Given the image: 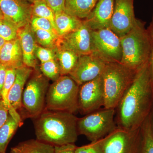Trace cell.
<instances>
[{"label":"cell","instance_id":"60d3db41","mask_svg":"<svg viewBox=\"0 0 153 153\" xmlns=\"http://www.w3.org/2000/svg\"><path fill=\"white\" fill-rule=\"evenodd\" d=\"M24 1H26L27 2L31 4L34 2V1H36V0H24Z\"/></svg>","mask_w":153,"mask_h":153},{"label":"cell","instance_id":"7c38bea8","mask_svg":"<svg viewBox=\"0 0 153 153\" xmlns=\"http://www.w3.org/2000/svg\"><path fill=\"white\" fill-rule=\"evenodd\" d=\"M134 0H114V9L110 29L119 38L128 33L137 21Z\"/></svg>","mask_w":153,"mask_h":153},{"label":"cell","instance_id":"ac0fdd59","mask_svg":"<svg viewBox=\"0 0 153 153\" xmlns=\"http://www.w3.org/2000/svg\"><path fill=\"white\" fill-rule=\"evenodd\" d=\"M0 63L6 68H17L24 66L23 55L19 38L6 41L0 52Z\"/></svg>","mask_w":153,"mask_h":153},{"label":"cell","instance_id":"83f0119b","mask_svg":"<svg viewBox=\"0 0 153 153\" xmlns=\"http://www.w3.org/2000/svg\"><path fill=\"white\" fill-rule=\"evenodd\" d=\"M40 68L43 75L53 82L56 81L61 76L60 66L56 60H49L41 63Z\"/></svg>","mask_w":153,"mask_h":153},{"label":"cell","instance_id":"6da1fadb","mask_svg":"<svg viewBox=\"0 0 153 153\" xmlns=\"http://www.w3.org/2000/svg\"><path fill=\"white\" fill-rule=\"evenodd\" d=\"M153 108V85L149 62L137 72L115 108L118 128L134 130L140 128Z\"/></svg>","mask_w":153,"mask_h":153},{"label":"cell","instance_id":"30bf717a","mask_svg":"<svg viewBox=\"0 0 153 153\" xmlns=\"http://www.w3.org/2000/svg\"><path fill=\"white\" fill-rule=\"evenodd\" d=\"M104 92L102 74L79 88L78 111L87 114L100 109L104 105Z\"/></svg>","mask_w":153,"mask_h":153},{"label":"cell","instance_id":"7a4b0ae2","mask_svg":"<svg viewBox=\"0 0 153 153\" xmlns=\"http://www.w3.org/2000/svg\"><path fill=\"white\" fill-rule=\"evenodd\" d=\"M35 119L37 140L55 146L74 144L77 140L78 118L74 114L44 109Z\"/></svg>","mask_w":153,"mask_h":153},{"label":"cell","instance_id":"e575fe53","mask_svg":"<svg viewBox=\"0 0 153 153\" xmlns=\"http://www.w3.org/2000/svg\"><path fill=\"white\" fill-rule=\"evenodd\" d=\"M9 114L8 109L4 104V102L0 96V128L7 119Z\"/></svg>","mask_w":153,"mask_h":153},{"label":"cell","instance_id":"d6986e66","mask_svg":"<svg viewBox=\"0 0 153 153\" xmlns=\"http://www.w3.org/2000/svg\"><path fill=\"white\" fill-rule=\"evenodd\" d=\"M54 51L56 60L60 66L61 75H69L76 66L79 56L60 45H57Z\"/></svg>","mask_w":153,"mask_h":153},{"label":"cell","instance_id":"52a82bcc","mask_svg":"<svg viewBox=\"0 0 153 153\" xmlns=\"http://www.w3.org/2000/svg\"><path fill=\"white\" fill-rule=\"evenodd\" d=\"M49 80L37 69L28 79L22 95V108L27 117L35 118L45 109Z\"/></svg>","mask_w":153,"mask_h":153},{"label":"cell","instance_id":"3957f363","mask_svg":"<svg viewBox=\"0 0 153 153\" xmlns=\"http://www.w3.org/2000/svg\"><path fill=\"white\" fill-rule=\"evenodd\" d=\"M146 22L137 19L131 30L120 38L122 49L120 63L137 71L149 62L150 44Z\"/></svg>","mask_w":153,"mask_h":153},{"label":"cell","instance_id":"f1b7e54d","mask_svg":"<svg viewBox=\"0 0 153 153\" xmlns=\"http://www.w3.org/2000/svg\"><path fill=\"white\" fill-rule=\"evenodd\" d=\"M19 28L12 22L4 19L0 21V36L5 41L18 38Z\"/></svg>","mask_w":153,"mask_h":153},{"label":"cell","instance_id":"e0dca14e","mask_svg":"<svg viewBox=\"0 0 153 153\" xmlns=\"http://www.w3.org/2000/svg\"><path fill=\"white\" fill-rule=\"evenodd\" d=\"M33 71V68L25 65L16 69V79L9 91L8 100L11 106L17 111L22 109L24 88Z\"/></svg>","mask_w":153,"mask_h":153},{"label":"cell","instance_id":"603a6c76","mask_svg":"<svg viewBox=\"0 0 153 153\" xmlns=\"http://www.w3.org/2000/svg\"><path fill=\"white\" fill-rule=\"evenodd\" d=\"M16 69L13 68L7 69V76L4 84L1 91V95L4 104L8 109L9 114L20 125L22 123V118L19 113L11 106L8 100L9 91L13 84L16 79Z\"/></svg>","mask_w":153,"mask_h":153},{"label":"cell","instance_id":"4dcf8cb0","mask_svg":"<svg viewBox=\"0 0 153 153\" xmlns=\"http://www.w3.org/2000/svg\"><path fill=\"white\" fill-rule=\"evenodd\" d=\"M35 54L36 58L41 61V63L56 60L54 50L41 47L38 44L36 46Z\"/></svg>","mask_w":153,"mask_h":153},{"label":"cell","instance_id":"4316f807","mask_svg":"<svg viewBox=\"0 0 153 153\" xmlns=\"http://www.w3.org/2000/svg\"><path fill=\"white\" fill-rule=\"evenodd\" d=\"M33 30L37 44L41 47L53 50L56 48L59 36L44 30Z\"/></svg>","mask_w":153,"mask_h":153},{"label":"cell","instance_id":"5bb4252c","mask_svg":"<svg viewBox=\"0 0 153 153\" xmlns=\"http://www.w3.org/2000/svg\"><path fill=\"white\" fill-rule=\"evenodd\" d=\"M0 8L4 19L20 28L30 24L31 5L24 0H0Z\"/></svg>","mask_w":153,"mask_h":153},{"label":"cell","instance_id":"2e32d148","mask_svg":"<svg viewBox=\"0 0 153 153\" xmlns=\"http://www.w3.org/2000/svg\"><path fill=\"white\" fill-rule=\"evenodd\" d=\"M18 37L20 41L23 55L24 65L37 69V58L35 54L37 44L36 36L31 24L19 28Z\"/></svg>","mask_w":153,"mask_h":153},{"label":"cell","instance_id":"d4e9b609","mask_svg":"<svg viewBox=\"0 0 153 153\" xmlns=\"http://www.w3.org/2000/svg\"><path fill=\"white\" fill-rule=\"evenodd\" d=\"M141 141L138 153H153V133L151 114L140 127Z\"/></svg>","mask_w":153,"mask_h":153},{"label":"cell","instance_id":"ffe728a7","mask_svg":"<svg viewBox=\"0 0 153 153\" xmlns=\"http://www.w3.org/2000/svg\"><path fill=\"white\" fill-rule=\"evenodd\" d=\"M98 0H66L65 12L82 20L86 19Z\"/></svg>","mask_w":153,"mask_h":153},{"label":"cell","instance_id":"ab89813d","mask_svg":"<svg viewBox=\"0 0 153 153\" xmlns=\"http://www.w3.org/2000/svg\"><path fill=\"white\" fill-rule=\"evenodd\" d=\"M151 124H152V130L153 133V112L152 114L151 113Z\"/></svg>","mask_w":153,"mask_h":153},{"label":"cell","instance_id":"8fae6325","mask_svg":"<svg viewBox=\"0 0 153 153\" xmlns=\"http://www.w3.org/2000/svg\"><path fill=\"white\" fill-rule=\"evenodd\" d=\"M106 63L93 52L79 56L76 66L69 75L80 86L101 75Z\"/></svg>","mask_w":153,"mask_h":153},{"label":"cell","instance_id":"5b68a950","mask_svg":"<svg viewBox=\"0 0 153 153\" xmlns=\"http://www.w3.org/2000/svg\"><path fill=\"white\" fill-rule=\"evenodd\" d=\"M79 88L69 75H61L49 86L45 109L74 114L78 111Z\"/></svg>","mask_w":153,"mask_h":153},{"label":"cell","instance_id":"d6a6232c","mask_svg":"<svg viewBox=\"0 0 153 153\" xmlns=\"http://www.w3.org/2000/svg\"><path fill=\"white\" fill-rule=\"evenodd\" d=\"M147 31L150 44V55L149 63L150 68L151 76L153 85V14L152 21L147 28Z\"/></svg>","mask_w":153,"mask_h":153},{"label":"cell","instance_id":"ba28073f","mask_svg":"<svg viewBox=\"0 0 153 153\" xmlns=\"http://www.w3.org/2000/svg\"><path fill=\"white\" fill-rule=\"evenodd\" d=\"M91 50L106 63H120L122 49L120 38L110 28L92 30Z\"/></svg>","mask_w":153,"mask_h":153},{"label":"cell","instance_id":"7402d4cb","mask_svg":"<svg viewBox=\"0 0 153 153\" xmlns=\"http://www.w3.org/2000/svg\"><path fill=\"white\" fill-rule=\"evenodd\" d=\"M11 153H55V146L37 139L28 140L12 148Z\"/></svg>","mask_w":153,"mask_h":153},{"label":"cell","instance_id":"74e56055","mask_svg":"<svg viewBox=\"0 0 153 153\" xmlns=\"http://www.w3.org/2000/svg\"><path fill=\"white\" fill-rule=\"evenodd\" d=\"M5 42L6 41L0 36V52H1V49L3 46H4Z\"/></svg>","mask_w":153,"mask_h":153},{"label":"cell","instance_id":"9c48e42d","mask_svg":"<svg viewBox=\"0 0 153 153\" xmlns=\"http://www.w3.org/2000/svg\"><path fill=\"white\" fill-rule=\"evenodd\" d=\"M140 141V128L129 130L117 127L102 139V153H138Z\"/></svg>","mask_w":153,"mask_h":153},{"label":"cell","instance_id":"277c9868","mask_svg":"<svg viewBox=\"0 0 153 153\" xmlns=\"http://www.w3.org/2000/svg\"><path fill=\"white\" fill-rule=\"evenodd\" d=\"M137 71L126 67L120 62L106 63L102 74L104 108L115 109L133 81Z\"/></svg>","mask_w":153,"mask_h":153},{"label":"cell","instance_id":"1f68e13d","mask_svg":"<svg viewBox=\"0 0 153 153\" xmlns=\"http://www.w3.org/2000/svg\"><path fill=\"white\" fill-rule=\"evenodd\" d=\"M91 142L88 144L76 147L75 153H102V139Z\"/></svg>","mask_w":153,"mask_h":153},{"label":"cell","instance_id":"836d02e7","mask_svg":"<svg viewBox=\"0 0 153 153\" xmlns=\"http://www.w3.org/2000/svg\"><path fill=\"white\" fill-rule=\"evenodd\" d=\"M55 14L65 11L66 0H43Z\"/></svg>","mask_w":153,"mask_h":153},{"label":"cell","instance_id":"484cf974","mask_svg":"<svg viewBox=\"0 0 153 153\" xmlns=\"http://www.w3.org/2000/svg\"><path fill=\"white\" fill-rule=\"evenodd\" d=\"M31 5L32 16L40 17L49 20L57 30L55 24V13L43 0H36Z\"/></svg>","mask_w":153,"mask_h":153},{"label":"cell","instance_id":"9a60e30c","mask_svg":"<svg viewBox=\"0 0 153 153\" xmlns=\"http://www.w3.org/2000/svg\"><path fill=\"white\" fill-rule=\"evenodd\" d=\"M114 5V0H98L94 8L83 21L91 30L110 28Z\"/></svg>","mask_w":153,"mask_h":153},{"label":"cell","instance_id":"44dd1931","mask_svg":"<svg viewBox=\"0 0 153 153\" xmlns=\"http://www.w3.org/2000/svg\"><path fill=\"white\" fill-rule=\"evenodd\" d=\"M82 22L81 19L67 14L65 11L55 14V24L59 36L77 30L82 25Z\"/></svg>","mask_w":153,"mask_h":153},{"label":"cell","instance_id":"cb8c5ba5","mask_svg":"<svg viewBox=\"0 0 153 153\" xmlns=\"http://www.w3.org/2000/svg\"><path fill=\"white\" fill-rule=\"evenodd\" d=\"M20 124L9 114L7 121L0 128V152L6 153L9 142L20 126Z\"/></svg>","mask_w":153,"mask_h":153},{"label":"cell","instance_id":"b9f144b4","mask_svg":"<svg viewBox=\"0 0 153 153\" xmlns=\"http://www.w3.org/2000/svg\"><path fill=\"white\" fill-rule=\"evenodd\" d=\"M0 153H1V152H0Z\"/></svg>","mask_w":153,"mask_h":153},{"label":"cell","instance_id":"f546056e","mask_svg":"<svg viewBox=\"0 0 153 153\" xmlns=\"http://www.w3.org/2000/svg\"><path fill=\"white\" fill-rule=\"evenodd\" d=\"M30 24L34 30H41L48 31L59 36L58 31L52 25V23L47 19L32 16Z\"/></svg>","mask_w":153,"mask_h":153},{"label":"cell","instance_id":"8992f818","mask_svg":"<svg viewBox=\"0 0 153 153\" xmlns=\"http://www.w3.org/2000/svg\"><path fill=\"white\" fill-rule=\"evenodd\" d=\"M115 109H99L78 118L77 131L91 142L103 138L117 128Z\"/></svg>","mask_w":153,"mask_h":153},{"label":"cell","instance_id":"f35d334b","mask_svg":"<svg viewBox=\"0 0 153 153\" xmlns=\"http://www.w3.org/2000/svg\"><path fill=\"white\" fill-rule=\"evenodd\" d=\"M4 19V14L3 13L2 11L1 10V8H0V21Z\"/></svg>","mask_w":153,"mask_h":153},{"label":"cell","instance_id":"d590c367","mask_svg":"<svg viewBox=\"0 0 153 153\" xmlns=\"http://www.w3.org/2000/svg\"><path fill=\"white\" fill-rule=\"evenodd\" d=\"M76 147L74 144L55 146V153H75Z\"/></svg>","mask_w":153,"mask_h":153},{"label":"cell","instance_id":"8d00e7d4","mask_svg":"<svg viewBox=\"0 0 153 153\" xmlns=\"http://www.w3.org/2000/svg\"><path fill=\"white\" fill-rule=\"evenodd\" d=\"M7 69L5 66L0 63V94L5 81Z\"/></svg>","mask_w":153,"mask_h":153},{"label":"cell","instance_id":"4fadbf2b","mask_svg":"<svg viewBox=\"0 0 153 153\" xmlns=\"http://www.w3.org/2000/svg\"><path fill=\"white\" fill-rule=\"evenodd\" d=\"M91 31L83 21L82 25L77 30L64 36H59L57 45L69 49L79 56L88 55L91 53Z\"/></svg>","mask_w":153,"mask_h":153}]
</instances>
